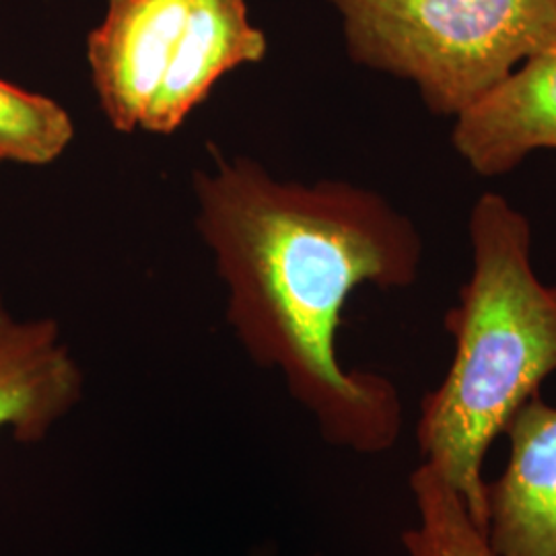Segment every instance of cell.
<instances>
[{
	"instance_id": "6da1fadb",
	"label": "cell",
	"mask_w": 556,
	"mask_h": 556,
	"mask_svg": "<svg viewBox=\"0 0 556 556\" xmlns=\"http://www.w3.org/2000/svg\"><path fill=\"white\" fill-rule=\"evenodd\" d=\"M197 229L211 250L233 337L340 450L396 445L402 402L392 379L344 369L338 330L363 285L408 289L422 264L415 223L369 188L342 179H278L245 155L215 153L192 174Z\"/></svg>"
},
{
	"instance_id": "7a4b0ae2",
	"label": "cell",
	"mask_w": 556,
	"mask_h": 556,
	"mask_svg": "<svg viewBox=\"0 0 556 556\" xmlns=\"http://www.w3.org/2000/svg\"><path fill=\"white\" fill-rule=\"evenodd\" d=\"M468 233L472 275L445 316L454 357L420 402L417 441L484 532L486 452L556 371V285L536 277L532 225L505 197L482 194Z\"/></svg>"
},
{
	"instance_id": "3957f363",
	"label": "cell",
	"mask_w": 556,
	"mask_h": 556,
	"mask_svg": "<svg viewBox=\"0 0 556 556\" xmlns=\"http://www.w3.org/2000/svg\"><path fill=\"white\" fill-rule=\"evenodd\" d=\"M358 66L457 118L556 40V0H326Z\"/></svg>"
},
{
	"instance_id": "277c9868",
	"label": "cell",
	"mask_w": 556,
	"mask_h": 556,
	"mask_svg": "<svg viewBox=\"0 0 556 556\" xmlns=\"http://www.w3.org/2000/svg\"><path fill=\"white\" fill-rule=\"evenodd\" d=\"M192 0H105L87 36L89 79L108 124L139 132L160 91Z\"/></svg>"
},
{
	"instance_id": "5b68a950",
	"label": "cell",
	"mask_w": 556,
	"mask_h": 556,
	"mask_svg": "<svg viewBox=\"0 0 556 556\" xmlns=\"http://www.w3.org/2000/svg\"><path fill=\"white\" fill-rule=\"evenodd\" d=\"M503 435L509 457L484 489V536L497 556H556V406L538 392Z\"/></svg>"
},
{
	"instance_id": "8992f818",
	"label": "cell",
	"mask_w": 556,
	"mask_h": 556,
	"mask_svg": "<svg viewBox=\"0 0 556 556\" xmlns=\"http://www.w3.org/2000/svg\"><path fill=\"white\" fill-rule=\"evenodd\" d=\"M83 390L59 321L20 318L0 298V431L23 445L41 443L79 406Z\"/></svg>"
},
{
	"instance_id": "52a82bcc",
	"label": "cell",
	"mask_w": 556,
	"mask_h": 556,
	"mask_svg": "<svg viewBox=\"0 0 556 556\" xmlns=\"http://www.w3.org/2000/svg\"><path fill=\"white\" fill-rule=\"evenodd\" d=\"M452 144L480 178L511 174L538 149H556V40L459 114Z\"/></svg>"
},
{
	"instance_id": "ba28073f",
	"label": "cell",
	"mask_w": 556,
	"mask_h": 556,
	"mask_svg": "<svg viewBox=\"0 0 556 556\" xmlns=\"http://www.w3.org/2000/svg\"><path fill=\"white\" fill-rule=\"evenodd\" d=\"M268 38L250 20L248 0H192L172 64L142 122V132L169 137L231 71L258 64Z\"/></svg>"
},
{
	"instance_id": "9c48e42d",
	"label": "cell",
	"mask_w": 556,
	"mask_h": 556,
	"mask_svg": "<svg viewBox=\"0 0 556 556\" xmlns=\"http://www.w3.org/2000/svg\"><path fill=\"white\" fill-rule=\"evenodd\" d=\"M417 523L402 534L406 556H497L464 498L431 464L410 475Z\"/></svg>"
},
{
	"instance_id": "30bf717a",
	"label": "cell",
	"mask_w": 556,
	"mask_h": 556,
	"mask_svg": "<svg viewBox=\"0 0 556 556\" xmlns=\"http://www.w3.org/2000/svg\"><path fill=\"white\" fill-rule=\"evenodd\" d=\"M75 135V119L59 101L0 79V165H52Z\"/></svg>"
},
{
	"instance_id": "8fae6325",
	"label": "cell",
	"mask_w": 556,
	"mask_h": 556,
	"mask_svg": "<svg viewBox=\"0 0 556 556\" xmlns=\"http://www.w3.org/2000/svg\"><path fill=\"white\" fill-rule=\"evenodd\" d=\"M256 556H275L273 553H258ZM309 556H321V555H309Z\"/></svg>"
},
{
	"instance_id": "7c38bea8",
	"label": "cell",
	"mask_w": 556,
	"mask_h": 556,
	"mask_svg": "<svg viewBox=\"0 0 556 556\" xmlns=\"http://www.w3.org/2000/svg\"><path fill=\"white\" fill-rule=\"evenodd\" d=\"M0 167H2V165H0Z\"/></svg>"
}]
</instances>
